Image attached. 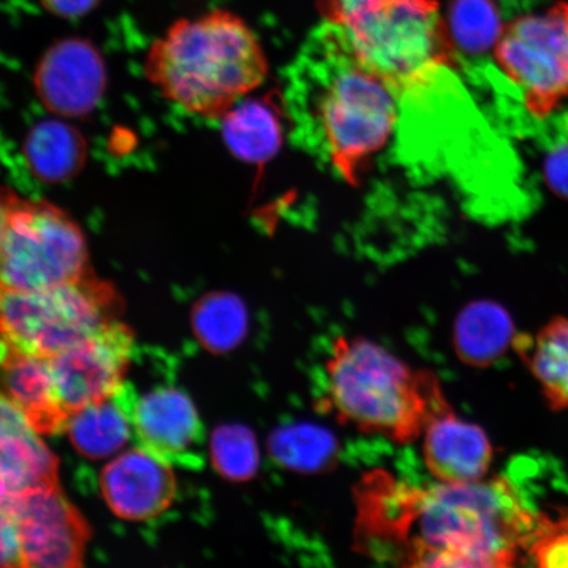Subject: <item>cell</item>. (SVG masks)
<instances>
[{
	"mask_svg": "<svg viewBox=\"0 0 568 568\" xmlns=\"http://www.w3.org/2000/svg\"><path fill=\"white\" fill-rule=\"evenodd\" d=\"M354 500V548L402 567L515 566L537 525L504 477L417 486L376 470Z\"/></svg>",
	"mask_w": 568,
	"mask_h": 568,
	"instance_id": "obj_1",
	"label": "cell"
},
{
	"mask_svg": "<svg viewBox=\"0 0 568 568\" xmlns=\"http://www.w3.org/2000/svg\"><path fill=\"white\" fill-rule=\"evenodd\" d=\"M284 101L297 144L351 184L359 183L399 118V98L359 65L329 23L297 55Z\"/></svg>",
	"mask_w": 568,
	"mask_h": 568,
	"instance_id": "obj_2",
	"label": "cell"
},
{
	"mask_svg": "<svg viewBox=\"0 0 568 568\" xmlns=\"http://www.w3.org/2000/svg\"><path fill=\"white\" fill-rule=\"evenodd\" d=\"M144 73L169 102L222 120L266 81L268 62L243 19L215 10L170 26L149 48Z\"/></svg>",
	"mask_w": 568,
	"mask_h": 568,
	"instance_id": "obj_3",
	"label": "cell"
},
{
	"mask_svg": "<svg viewBox=\"0 0 568 568\" xmlns=\"http://www.w3.org/2000/svg\"><path fill=\"white\" fill-rule=\"evenodd\" d=\"M326 410L368 436L407 445L452 407L435 374L406 364L366 337L333 341L325 365Z\"/></svg>",
	"mask_w": 568,
	"mask_h": 568,
	"instance_id": "obj_4",
	"label": "cell"
},
{
	"mask_svg": "<svg viewBox=\"0 0 568 568\" xmlns=\"http://www.w3.org/2000/svg\"><path fill=\"white\" fill-rule=\"evenodd\" d=\"M335 27L359 65L399 101H420L456 67V42L437 0H367Z\"/></svg>",
	"mask_w": 568,
	"mask_h": 568,
	"instance_id": "obj_5",
	"label": "cell"
},
{
	"mask_svg": "<svg viewBox=\"0 0 568 568\" xmlns=\"http://www.w3.org/2000/svg\"><path fill=\"white\" fill-rule=\"evenodd\" d=\"M120 311L116 288L92 273L55 287L0 290V343L52 358L115 322Z\"/></svg>",
	"mask_w": 568,
	"mask_h": 568,
	"instance_id": "obj_6",
	"label": "cell"
},
{
	"mask_svg": "<svg viewBox=\"0 0 568 568\" xmlns=\"http://www.w3.org/2000/svg\"><path fill=\"white\" fill-rule=\"evenodd\" d=\"M90 273L87 237L69 213L44 199L18 196L0 243V290L55 287Z\"/></svg>",
	"mask_w": 568,
	"mask_h": 568,
	"instance_id": "obj_7",
	"label": "cell"
},
{
	"mask_svg": "<svg viewBox=\"0 0 568 568\" xmlns=\"http://www.w3.org/2000/svg\"><path fill=\"white\" fill-rule=\"evenodd\" d=\"M494 55L530 115L549 116L568 98V3L503 26Z\"/></svg>",
	"mask_w": 568,
	"mask_h": 568,
	"instance_id": "obj_8",
	"label": "cell"
},
{
	"mask_svg": "<svg viewBox=\"0 0 568 568\" xmlns=\"http://www.w3.org/2000/svg\"><path fill=\"white\" fill-rule=\"evenodd\" d=\"M134 352L131 329L115 320L94 336L49 358L57 394L67 414L73 415L116 394L125 382Z\"/></svg>",
	"mask_w": 568,
	"mask_h": 568,
	"instance_id": "obj_9",
	"label": "cell"
},
{
	"mask_svg": "<svg viewBox=\"0 0 568 568\" xmlns=\"http://www.w3.org/2000/svg\"><path fill=\"white\" fill-rule=\"evenodd\" d=\"M16 518L26 567H81L90 529L59 485L28 489L10 508Z\"/></svg>",
	"mask_w": 568,
	"mask_h": 568,
	"instance_id": "obj_10",
	"label": "cell"
},
{
	"mask_svg": "<svg viewBox=\"0 0 568 568\" xmlns=\"http://www.w3.org/2000/svg\"><path fill=\"white\" fill-rule=\"evenodd\" d=\"M133 388L131 417L139 446L172 466H201L204 429L189 395L172 386L154 387L144 395Z\"/></svg>",
	"mask_w": 568,
	"mask_h": 568,
	"instance_id": "obj_11",
	"label": "cell"
},
{
	"mask_svg": "<svg viewBox=\"0 0 568 568\" xmlns=\"http://www.w3.org/2000/svg\"><path fill=\"white\" fill-rule=\"evenodd\" d=\"M33 87L42 105L53 115L88 116L102 101L106 88L103 57L83 39L55 42L36 67Z\"/></svg>",
	"mask_w": 568,
	"mask_h": 568,
	"instance_id": "obj_12",
	"label": "cell"
},
{
	"mask_svg": "<svg viewBox=\"0 0 568 568\" xmlns=\"http://www.w3.org/2000/svg\"><path fill=\"white\" fill-rule=\"evenodd\" d=\"M173 466L141 446L120 454L101 475V489L112 513L131 521L165 514L176 496Z\"/></svg>",
	"mask_w": 568,
	"mask_h": 568,
	"instance_id": "obj_13",
	"label": "cell"
},
{
	"mask_svg": "<svg viewBox=\"0 0 568 568\" xmlns=\"http://www.w3.org/2000/svg\"><path fill=\"white\" fill-rule=\"evenodd\" d=\"M422 437L425 467L437 481L471 483L487 477L494 458L491 442L453 407L433 417Z\"/></svg>",
	"mask_w": 568,
	"mask_h": 568,
	"instance_id": "obj_14",
	"label": "cell"
},
{
	"mask_svg": "<svg viewBox=\"0 0 568 568\" xmlns=\"http://www.w3.org/2000/svg\"><path fill=\"white\" fill-rule=\"evenodd\" d=\"M0 382L40 435L65 432L70 416L57 394L49 358L0 343Z\"/></svg>",
	"mask_w": 568,
	"mask_h": 568,
	"instance_id": "obj_15",
	"label": "cell"
},
{
	"mask_svg": "<svg viewBox=\"0 0 568 568\" xmlns=\"http://www.w3.org/2000/svg\"><path fill=\"white\" fill-rule=\"evenodd\" d=\"M0 470L17 494L57 485L59 462L24 412L0 388Z\"/></svg>",
	"mask_w": 568,
	"mask_h": 568,
	"instance_id": "obj_16",
	"label": "cell"
},
{
	"mask_svg": "<svg viewBox=\"0 0 568 568\" xmlns=\"http://www.w3.org/2000/svg\"><path fill=\"white\" fill-rule=\"evenodd\" d=\"M134 389L124 382L109 399L70 415L65 432L78 453L102 459L122 450L133 435L131 408Z\"/></svg>",
	"mask_w": 568,
	"mask_h": 568,
	"instance_id": "obj_17",
	"label": "cell"
},
{
	"mask_svg": "<svg viewBox=\"0 0 568 568\" xmlns=\"http://www.w3.org/2000/svg\"><path fill=\"white\" fill-rule=\"evenodd\" d=\"M88 151L82 133L61 120H44L36 124L23 148L31 173L47 183L73 180L82 172Z\"/></svg>",
	"mask_w": 568,
	"mask_h": 568,
	"instance_id": "obj_18",
	"label": "cell"
},
{
	"mask_svg": "<svg viewBox=\"0 0 568 568\" xmlns=\"http://www.w3.org/2000/svg\"><path fill=\"white\" fill-rule=\"evenodd\" d=\"M514 324L500 305L481 302L468 305L454 326V346L467 365L485 367L507 352Z\"/></svg>",
	"mask_w": 568,
	"mask_h": 568,
	"instance_id": "obj_19",
	"label": "cell"
},
{
	"mask_svg": "<svg viewBox=\"0 0 568 568\" xmlns=\"http://www.w3.org/2000/svg\"><path fill=\"white\" fill-rule=\"evenodd\" d=\"M222 120L226 145L241 160L265 161L281 145L280 118L274 106L262 101L239 103Z\"/></svg>",
	"mask_w": 568,
	"mask_h": 568,
	"instance_id": "obj_20",
	"label": "cell"
},
{
	"mask_svg": "<svg viewBox=\"0 0 568 568\" xmlns=\"http://www.w3.org/2000/svg\"><path fill=\"white\" fill-rule=\"evenodd\" d=\"M521 355L550 408L568 409V317L552 318Z\"/></svg>",
	"mask_w": 568,
	"mask_h": 568,
	"instance_id": "obj_21",
	"label": "cell"
},
{
	"mask_svg": "<svg viewBox=\"0 0 568 568\" xmlns=\"http://www.w3.org/2000/svg\"><path fill=\"white\" fill-rule=\"evenodd\" d=\"M193 328L205 349L213 353L230 352L245 337V307L239 297L231 294L204 296L193 310Z\"/></svg>",
	"mask_w": 568,
	"mask_h": 568,
	"instance_id": "obj_22",
	"label": "cell"
},
{
	"mask_svg": "<svg viewBox=\"0 0 568 568\" xmlns=\"http://www.w3.org/2000/svg\"><path fill=\"white\" fill-rule=\"evenodd\" d=\"M449 28L456 45L480 53L495 45L503 24L493 0H454Z\"/></svg>",
	"mask_w": 568,
	"mask_h": 568,
	"instance_id": "obj_23",
	"label": "cell"
},
{
	"mask_svg": "<svg viewBox=\"0 0 568 568\" xmlns=\"http://www.w3.org/2000/svg\"><path fill=\"white\" fill-rule=\"evenodd\" d=\"M211 459L223 477L234 481L246 480L257 470V444L244 426H220L211 439Z\"/></svg>",
	"mask_w": 568,
	"mask_h": 568,
	"instance_id": "obj_24",
	"label": "cell"
},
{
	"mask_svg": "<svg viewBox=\"0 0 568 568\" xmlns=\"http://www.w3.org/2000/svg\"><path fill=\"white\" fill-rule=\"evenodd\" d=\"M528 557L539 567H568V510L556 518L537 516Z\"/></svg>",
	"mask_w": 568,
	"mask_h": 568,
	"instance_id": "obj_25",
	"label": "cell"
},
{
	"mask_svg": "<svg viewBox=\"0 0 568 568\" xmlns=\"http://www.w3.org/2000/svg\"><path fill=\"white\" fill-rule=\"evenodd\" d=\"M326 438L320 437L314 432L286 433L276 439L274 449L276 456L283 458L286 464L294 466H315V462L326 457Z\"/></svg>",
	"mask_w": 568,
	"mask_h": 568,
	"instance_id": "obj_26",
	"label": "cell"
},
{
	"mask_svg": "<svg viewBox=\"0 0 568 568\" xmlns=\"http://www.w3.org/2000/svg\"><path fill=\"white\" fill-rule=\"evenodd\" d=\"M26 567L16 518L0 508V568Z\"/></svg>",
	"mask_w": 568,
	"mask_h": 568,
	"instance_id": "obj_27",
	"label": "cell"
},
{
	"mask_svg": "<svg viewBox=\"0 0 568 568\" xmlns=\"http://www.w3.org/2000/svg\"><path fill=\"white\" fill-rule=\"evenodd\" d=\"M366 2L367 0H316V6L325 23L338 26Z\"/></svg>",
	"mask_w": 568,
	"mask_h": 568,
	"instance_id": "obj_28",
	"label": "cell"
},
{
	"mask_svg": "<svg viewBox=\"0 0 568 568\" xmlns=\"http://www.w3.org/2000/svg\"><path fill=\"white\" fill-rule=\"evenodd\" d=\"M42 7L55 17L75 19L87 16L102 0H40Z\"/></svg>",
	"mask_w": 568,
	"mask_h": 568,
	"instance_id": "obj_29",
	"label": "cell"
},
{
	"mask_svg": "<svg viewBox=\"0 0 568 568\" xmlns=\"http://www.w3.org/2000/svg\"><path fill=\"white\" fill-rule=\"evenodd\" d=\"M546 173H548L551 189L568 197V148L562 149L549 159Z\"/></svg>",
	"mask_w": 568,
	"mask_h": 568,
	"instance_id": "obj_30",
	"label": "cell"
},
{
	"mask_svg": "<svg viewBox=\"0 0 568 568\" xmlns=\"http://www.w3.org/2000/svg\"><path fill=\"white\" fill-rule=\"evenodd\" d=\"M18 196L12 189L0 187V243H2L7 219H9L10 211Z\"/></svg>",
	"mask_w": 568,
	"mask_h": 568,
	"instance_id": "obj_31",
	"label": "cell"
},
{
	"mask_svg": "<svg viewBox=\"0 0 568 568\" xmlns=\"http://www.w3.org/2000/svg\"><path fill=\"white\" fill-rule=\"evenodd\" d=\"M17 493L13 491L6 475L0 470V508L10 510L13 500H16Z\"/></svg>",
	"mask_w": 568,
	"mask_h": 568,
	"instance_id": "obj_32",
	"label": "cell"
}]
</instances>
